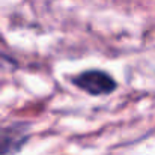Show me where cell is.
<instances>
[{
    "mask_svg": "<svg viewBox=\"0 0 155 155\" xmlns=\"http://www.w3.org/2000/svg\"><path fill=\"white\" fill-rule=\"evenodd\" d=\"M72 83L80 87L81 91L87 92L89 95L98 97V95H108L113 91H116L117 84L114 78L100 69H91L78 74L77 77L72 78Z\"/></svg>",
    "mask_w": 155,
    "mask_h": 155,
    "instance_id": "1",
    "label": "cell"
},
{
    "mask_svg": "<svg viewBox=\"0 0 155 155\" xmlns=\"http://www.w3.org/2000/svg\"><path fill=\"white\" fill-rule=\"evenodd\" d=\"M27 140V125L18 124L0 130V155L18 152Z\"/></svg>",
    "mask_w": 155,
    "mask_h": 155,
    "instance_id": "2",
    "label": "cell"
},
{
    "mask_svg": "<svg viewBox=\"0 0 155 155\" xmlns=\"http://www.w3.org/2000/svg\"><path fill=\"white\" fill-rule=\"evenodd\" d=\"M17 69V62L9 56L0 54V72H12Z\"/></svg>",
    "mask_w": 155,
    "mask_h": 155,
    "instance_id": "3",
    "label": "cell"
}]
</instances>
